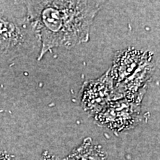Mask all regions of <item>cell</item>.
<instances>
[{
	"instance_id": "obj_8",
	"label": "cell",
	"mask_w": 160,
	"mask_h": 160,
	"mask_svg": "<svg viewBox=\"0 0 160 160\" xmlns=\"http://www.w3.org/2000/svg\"><path fill=\"white\" fill-rule=\"evenodd\" d=\"M0 160H12V158L7 152L0 150Z\"/></svg>"
},
{
	"instance_id": "obj_5",
	"label": "cell",
	"mask_w": 160,
	"mask_h": 160,
	"mask_svg": "<svg viewBox=\"0 0 160 160\" xmlns=\"http://www.w3.org/2000/svg\"><path fill=\"white\" fill-rule=\"evenodd\" d=\"M117 99L113 80L108 71L99 79L85 83L81 102L85 111L97 114L109 102Z\"/></svg>"
},
{
	"instance_id": "obj_6",
	"label": "cell",
	"mask_w": 160,
	"mask_h": 160,
	"mask_svg": "<svg viewBox=\"0 0 160 160\" xmlns=\"http://www.w3.org/2000/svg\"><path fill=\"white\" fill-rule=\"evenodd\" d=\"M63 160H108V158L102 146L88 137Z\"/></svg>"
},
{
	"instance_id": "obj_4",
	"label": "cell",
	"mask_w": 160,
	"mask_h": 160,
	"mask_svg": "<svg viewBox=\"0 0 160 160\" xmlns=\"http://www.w3.org/2000/svg\"><path fill=\"white\" fill-rule=\"evenodd\" d=\"M140 102L122 99L114 100L96 114L95 120L114 133L131 129L139 121Z\"/></svg>"
},
{
	"instance_id": "obj_2",
	"label": "cell",
	"mask_w": 160,
	"mask_h": 160,
	"mask_svg": "<svg viewBox=\"0 0 160 160\" xmlns=\"http://www.w3.org/2000/svg\"><path fill=\"white\" fill-rule=\"evenodd\" d=\"M152 57L138 50H126L113 62L109 74L113 80L117 99L139 100L140 88L151 76Z\"/></svg>"
},
{
	"instance_id": "obj_1",
	"label": "cell",
	"mask_w": 160,
	"mask_h": 160,
	"mask_svg": "<svg viewBox=\"0 0 160 160\" xmlns=\"http://www.w3.org/2000/svg\"><path fill=\"white\" fill-rule=\"evenodd\" d=\"M26 15L39 37L41 60L57 48L70 49L87 42L99 1H26Z\"/></svg>"
},
{
	"instance_id": "obj_3",
	"label": "cell",
	"mask_w": 160,
	"mask_h": 160,
	"mask_svg": "<svg viewBox=\"0 0 160 160\" xmlns=\"http://www.w3.org/2000/svg\"><path fill=\"white\" fill-rule=\"evenodd\" d=\"M39 46V37L27 15L18 17L0 8V59L25 57Z\"/></svg>"
},
{
	"instance_id": "obj_7",
	"label": "cell",
	"mask_w": 160,
	"mask_h": 160,
	"mask_svg": "<svg viewBox=\"0 0 160 160\" xmlns=\"http://www.w3.org/2000/svg\"><path fill=\"white\" fill-rule=\"evenodd\" d=\"M39 160H63V159L53 154V153H50L49 151H45L42 153Z\"/></svg>"
}]
</instances>
